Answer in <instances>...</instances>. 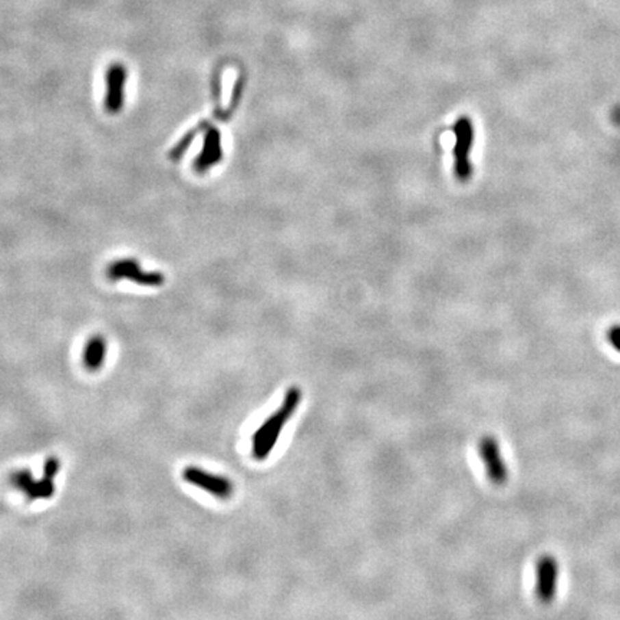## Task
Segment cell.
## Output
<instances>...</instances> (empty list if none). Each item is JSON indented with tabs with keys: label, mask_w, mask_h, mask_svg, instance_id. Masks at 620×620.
I'll return each instance as SVG.
<instances>
[{
	"label": "cell",
	"mask_w": 620,
	"mask_h": 620,
	"mask_svg": "<svg viewBox=\"0 0 620 620\" xmlns=\"http://www.w3.org/2000/svg\"><path fill=\"white\" fill-rule=\"evenodd\" d=\"M107 274L111 280H131V282L138 283L141 286L157 287L164 285L166 277L159 272H145L137 260L121 259L112 261L107 269Z\"/></svg>",
	"instance_id": "4"
},
{
	"label": "cell",
	"mask_w": 620,
	"mask_h": 620,
	"mask_svg": "<svg viewBox=\"0 0 620 620\" xmlns=\"http://www.w3.org/2000/svg\"><path fill=\"white\" fill-rule=\"evenodd\" d=\"M302 402V389L292 387L285 393L282 405L266 419L252 437V454L257 461H264L273 452L286 424Z\"/></svg>",
	"instance_id": "1"
},
{
	"label": "cell",
	"mask_w": 620,
	"mask_h": 620,
	"mask_svg": "<svg viewBox=\"0 0 620 620\" xmlns=\"http://www.w3.org/2000/svg\"><path fill=\"white\" fill-rule=\"evenodd\" d=\"M59 469H61V461L56 456H49L45 464H43V477L55 480Z\"/></svg>",
	"instance_id": "12"
},
{
	"label": "cell",
	"mask_w": 620,
	"mask_h": 620,
	"mask_svg": "<svg viewBox=\"0 0 620 620\" xmlns=\"http://www.w3.org/2000/svg\"><path fill=\"white\" fill-rule=\"evenodd\" d=\"M183 478L188 484L198 487L200 490L210 493L218 500H229L234 493V484L231 480L223 476L211 474V472L194 465L184 468Z\"/></svg>",
	"instance_id": "2"
},
{
	"label": "cell",
	"mask_w": 620,
	"mask_h": 620,
	"mask_svg": "<svg viewBox=\"0 0 620 620\" xmlns=\"http://www.w3.org/2000/svg\"><path fill=\"white\" fill-rule=\"evenodd\" d=\"M203 128H204V125H200L198 128L191 129V131L188 132V134H187V135H184V137L181 138V141H180L179 144H177V145L174 146L172 151H171V154H170V157H171V158H174V159H179V158H180V157H181V155H183V154L185 153V150L188 148L190 144H191V142H193L194 137H196V135L198 134V132H200V131H201Z\"/></svg>",
	"instance_id": "11"
},
{
	"label": "cell",
	"mask_w": 620,
	"mask_h": 620,
	"mask_svg": "<svg viewBox=\"0 0 620 620\" xmlns=\"http://www.w3.org/2000/svg\"><path fill=\"white\" fill-rule=\"evenodd\" d=\"M478 455L490 481L495 485H504L508 481V467L501 455L497 438L493 435L482 437L478 442Z\"/></svg>",
	"instance_id": "3"
},
{
	"label": "cell",
	"mask_w": 620,
	"mask_h": 620,
	"mask_svg": "<svg viewBox=\"0 0 620 620\" xmlns=\"http://www.w3.org/2000/svg\"><path fill=\"white\" fill-rule=\"evenodd\" d=\"M558 563L554 556L543 554L536 563V597L543 604L553 603L557 593Z\"/></svg>",
	"instance_id": "5"
},
{
	"label": "cell",
	"mask_w": 620,
	"mask_h": 620,
	"mask_svg": "<svg viewBox=\"0 0 620 620\" xmlns=\"http://www.w3.org/2000/svg\"><path fill=\"white\" fill-rule=\"evenodd\" d=\"M107 95L105 109L109 114H118L124 108L125 83L128 79V70L122 64H112L107 70Z\"/></svg>",
	"instance_id": "7"
},
{
	"label": "cell",
	"mask_w": 620,
	"mask_h": 620,
	"mask_svg": "<svg viewBox=\"0 0 620 620\" xmlns=\"http://www.w3.org/2000/svg\"><path fill=\"white\" fill-rule=\"evenodd\" d=\"M10 485L14 489L22 491L29 501L36 500H49L53 497L56 487L53 480L43 477L40 480H35L32 472L29 469H19L14 471L9 478Z\"/></svg>",
	"instance_id": "6"
},
{
	"label": "cell",
	"mask_w": 620,
	"mask_h": 620,
	"mask_svg": "<svg viewBox=\"0 0 620 620\" xmlns=\"http://www.w3.org/2000/svg\"><path fill=\"white\" fill-rule=\"evenodd\" d=\"M456 138H458V142H456V171L464 179L468 175L467 155L472 138V129L465 120L456 124Z\"/></svg>",
	"instance_id": "9"
},
{
	"label": "cell",
	"mask_w": 620,
	"mask_h": 620,
	"mask_svg": "<svg viewBox=\"0 0 620 620\" xmlns=\"http://www.w3.org/2000/svg\"><path fill=\"white\" fill-rule=\"evenodd\" d=\"M221 157H223V150H221L220 131L213 127L207 128L203 150L194 161V168L197 170V172H204L220 162Z\"/></svg>",
	"instance_id": "8"
},
{
	"label": "cell",
	"mask_w": 620,
	"mask_h": 620,
	"mask_svg": "<svg viewBox=\"0 0 620 620\" xmlns=\"http://www.w3.org/2000/svg\"><path fill=\"white\" fill-rule=\"evenodd\" d=\"M107 358V341L102 336H94L88 341L83 350V363L86 369L95 372L99 371L101 366Z\"/></svg>",
	"instance_id": "10"
},
{
	"label": "cell",
	"mask_w": 620,
	"mask_h": 620,
	"mask_svg": "<svg viewBox=\"0 0 620 620\" xmlns=\"http://www.w3.org/2000/svg\"><path fill=\"white\" fill-rule=\"evenodd\" d=\"M608 341L610 346L620 353V324H613L608 331Z\"/></svg>",
	"instance_id": "13"
}]
</instances>
